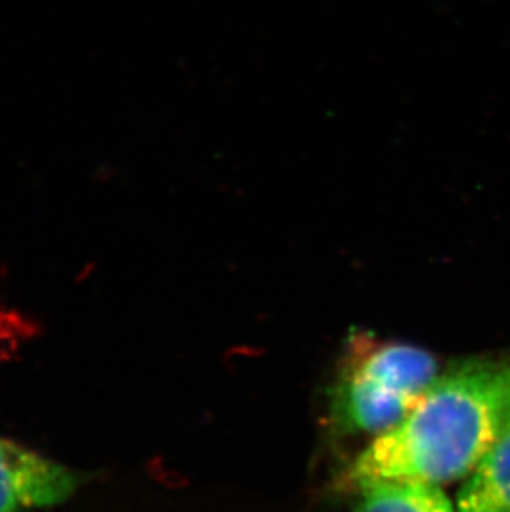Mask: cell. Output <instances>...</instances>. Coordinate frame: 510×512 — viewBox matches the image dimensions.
Listing matches in <instances>:
<instances>
[{
  "label": "cell",
  "mask_w": 510,
  "mask_h": 512,
  "mask_svg": "<svg viewBox=\"0 0 510 512\" xmlns=\"http://www.w3.org/2000/svg\"><path fill=\"white\" fill-rule=\"evenodd\" d=\"M510 426V358H476L439 373L400 425L376 436L343 476L446 484L472 473Z\"/></svg>",
  "instance_id": "cell-1"
},
{
  "label": "cell",
  "mask_w": 510,
  "mask_h": 512,
  "mask_svg": "<svg viewBox=\"0 0 510 512\" xmlns=\"http://www.w3.org/2000/svg\"><path fill=\"white\" fill-rule=\"evenodd\" d=\"M355 342L333 393V418L342 431L376 438L416 408L439 377L438 362L408 343Z\"/></svg>",
  "instance_id": "cell-2"
},
{
  "label": "cell",
  "mask_w": 510,
  "mask_h": 512,
  "mask_svg": "<svg viewBox=\"0 0 510 512\" xmlns=\"http://www.w3.org/2000/svg\"><path fill=\"white\" fill-rule=\"evenodd\" d=\"M85 476L0 438V512L52 508L72 498Z\"/></svg>",
  "instance_id": "cell-3"
},
{
  "label": "cell",
  "mask_w": 510,
  "mask_h": 512,
  "mask_svg": "<svg viewBox=\"0 0 510 512\" xmlns=\"http://www.w3.org/2000/svg\"><path fill=\"white\" fill-rule=\"evenodd\" d=\"M355 491V512H458L439 484L418 479H371Z\"/></svg>",
  "instance_id": "cell-4"
},
{
  "label": "cell",
  "mask_w": 510,
  "mask_h": 512,
  "mask_svg": "<svg viewBox=\"0 0 510 512\" xmlns=\"http://www.w3.org/2000/svg\"><path fill=\"white\" fill-rule=\"evenodd\" d=\"M458 512H510V426L462 484Z\"/></svg>",
  "instance_id": "cell-5"
}]
</instances>
